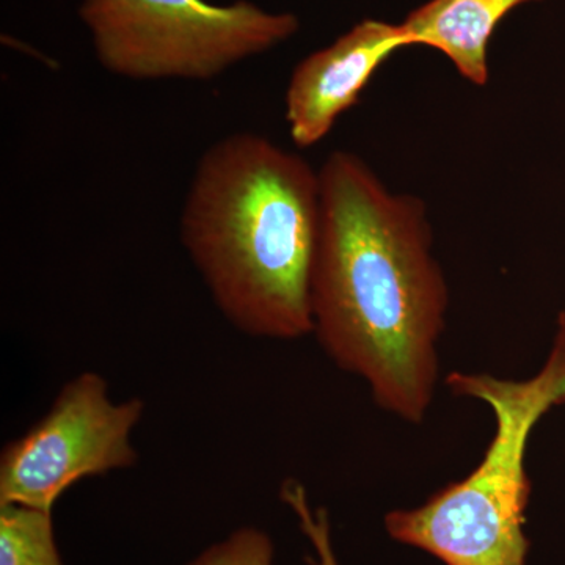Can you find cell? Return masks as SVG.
Masks as SVG:
<instances>
[{
  "instance_id": "1",
  "label": "cell",
  "mask_w": 565,
  "mask_h": 565,
  "mask_svg": "<svg viewBox=\"0 0 565 565\" xmlns=\"http://www.w3.org/2000/svg\"><path fill=\"white\" fill-rule=\"evenodd\" d=\"M319 180L313 333L341 370L366 381L375 404L423 423L449 302L426 204L390 191L349 151L332 152Z\"/></svg>"
},
{
  "instance_id": "2",
  "label": "cell",
  "mask_w": 565,
  "mask_h": 565,
  "mask_svg": "<svg viewBox=\"0 0 565 565\" xmlns=\"http://www.w3.org/2000/svg\"><path fill=\"white\" fill-rule=\"evenodd\" d=\"M319 228V172L252 132L204 151L180 222L181 243L223 318L269 340L313 333Z\"/></svg>"
},
{
  "instance_id": "3",
  "label": "cell",
  "mask_w": 565,
  "mask_h": 565,
  "mask_svg": "<svg viewBox=\"0 0 565 565\" xmlns=\"http://www.w3.org/2000/svg\"><path fill=\"white\" fill-rule=\"evenodd\" d=\"M446 385L492 408L493 440L482 462L462 481L446 486L419 508L386 514V533L446 565H526V448L535 424L565 404V313L557 318L552 351L534 377L505 381L456 371Z\"/></svg>"
},
{
  "instance_id": "4",
  "label": "cell",
  "mask_w": 565,
  "mask_h": 565,
  "mask_svg": "<svg viewBox=\"0 0 565 565\" xmlns=\"http://www.w3.org/2000/svg\"><path fill=\"white\" fill-rule=\"evenodd\" d=\"M79 14L104 68L134 81L214 79L300 28L292 13L247 0H84Z\"/></svg>"
},
{
  "instance_id": "5",
  "label": "cell",
  "mask_w": 565,
  "mask_h": 565,
  "mask_svg": "<svg viewBox=\"0 0 565 565\" xmlns=\"http://www.w3.org/2000/svg\"><path fill=\"white\" fill-rule=\"evenodd\" d=\"M143 412L139 397L115 403L98 373L71 379L50 412L2 449L0 504L52 511L82 479L134 467L132 433Z\"/></svg>"
},
{
  "instance_id": "6",
  "label": "cell",
  "mask_w": 565,
  "mask_h": 565,
  "mask_svg": "<svg viewBox=\"0 0 565 565\" xmlns=\"http://www.w3.org/2000/svg\"><path fill=\"white\" fill-rule=\"evenodd\" d=\"M408 47L401 24L364 20L294 70L286 90V121L294 143L313 147L359 103L375 71Z\"/></svg>"
},
{
  "instance_id": "7",
  "label": "cell",
  "mask_w": 565,
  "mask_h": 565,
  "mask_svg": "<svg viewBox=\"0 0 565 565\" xmlns=\"http://www.w3.org/2000/svg\"><path fill=\"white\" fill-rule=\"evenodd\" d=\"M534 0H429L412 11L401 28L408 46L446 55L460 76L478 87L489 82L490 39L505 14Z\"/></svg>"
},
{
  "instance_id": "8",
  "label": "cell",
  "mask_w": 565,
  "mask_h": 565,
  "mask_svg": "<svg viewBox=\"0 0 565 565\" xmlns=\"http://www.w3.org/2000/svg\"><path fill=\"white\" fill-rule=\"evenodd\" d=\"M0 565H63L52 511L0 504Z\"/></svg>"
},
{
  "instance_id": "9",
  "label": "cell",
  "mask_w": 565,
  "mask_h": 565,
  "mask_svg": "<svg viewBox=\"0 0 565 565\" xmlns=\"http://www.w3.org/2000/svg\"><path fill=\"white\" fill-rule=\"evenodd\" d=\"M189 565H274V544L256 527H241Z\"/></svg>"
},
{
  "instance_id": "10",
  "label": "cell",
  "mask_w": 565,
  "mask_h": 565,
  "mask_svg": "<svg viewBox=\"0 0 565 565\" xmlns=\"http://www.w3.org/2000/svg\"><path fill=\"white\" fill-rule=\"evenodd\" d=\"M297 515L300 516L302 527L308 537L313 542L316 553H318V563L315 565H338L334 559L332 545H330L329 523L322 511H310L308 505H300Z\"/></svg>"
}]
</instances>
